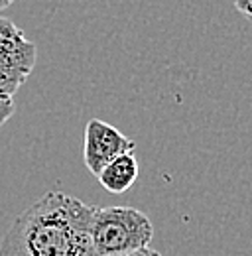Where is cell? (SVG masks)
Instances as JSON below:
<instances>
[{
    "label": "cell",
    "instance_id": "obj_1",
    "mask_svg": "<svg viewBox=\"0 0 252 256\" xmlns=\"http://www.w3.org/2000/svg\"><path fill=\"white\" fill-rule=\"evenodd\" d=\"M91 205L48 192L22 211L0 240V256H98L91 242Z\"/></svg>",
    "mask_w": 252,
    "mask_h": 256
},
{
    "label": "cell",
    "instance_id": "obj_2",
    "mask_svg": "<svg viewBox=\"0 0 252 256\" xmlns=\"http://www.w3.org/2000/svg\"><path fill=\"white\" fill-rule=\"evenodd\" d=\"M154 224L134 207H94L91 242L98 256H120L150 244Z\"/></svg>",
    "mask_w": 252,
    "mask_h": 256
},
{
    "label": "cell",
    "instance_id": "obj_3",
    "mask_svg": "<svg viewBox=\"0 0 252 256\" xmlns=\"http://www.w3.org/2000/svg\"><path fill=\"white\" fill-rule=\"evenodd\" d=\"M134 148H136V142L126 138L124 134L112 124H108L100 118H91L87 122L83 156H85L87 170L93 176H98L100 170L114 158L128 154V152H134Z\"/></svg>",
    "mask_w": 252,
    "mask_h": 256
},
{
    "label": "cell",
    "instance_id": "obj_4",
    "mask_svg": "<svg viewBox=\"0 0 252 256\" xmlns=\"http://www.w3.org/2000/svg\"><path fill=\"white\" fill-rule=\"evenodd\" d=\"M36 46L24 32L8 18H0V69L30 75L36 67Z\"/></svg>",
    "mask_w": 252,
    "mask_h": 256
},
{
    "label": "cell",
    "instance_id": "obj_5",
    "mask_svg": "<svg viewBox=\"0 0 252 256\" xmlns=\"http://www.w3.org/2000/svg\"><path fill=\"white\" fill-rule=\"evenodd\" d=\"M96 178L98 184L110 193H124L126 190H130L138 178V160L134 152L122 154L108 162Z\"/></svg>",
    "mask_w": 252,
    "mask_h": 256
},
{
    "label": "cell",
    "instance_id": "obj_6",
    "mask_svg": "<svg viewBox=\"0 0 252 256\" xmlns=\"http://www.w3.org/2000/svg\"><path fill=\"white\" fill-rule=\"evenodd\" d=\"M16 106H14V100L12 98H6V96H0V126L8 122V118L14 114Z\"/></svg>",
    "mask_w": 252,
    "mask_h": 256
},
{
    "label": "cell",
    "instance_id": "obj_7",
    "mask_svg": "<svg viewBox=\"0 0 252 256\" xmlns=\"http://www.w3.org/2000/svg\"><path fill=\"white\" fill-rule=\"evenodd\" d=\"M234 6L236 10L244 16V18H252V0H234Z\"/></svg>",
    "mask_w": 252,
    "mask_h": 256
},
{
    "label": "cell",
    "instance_id": "obj_8",
    "mask_svg": "<svg viewBox=\"0 0 252 256\" xmlns=\"http://www.w3.org/2000/svg\"><path fill=\"white\" fill-rule=\"evenodd\" d=\"M120 256H162L158 250L150 248V246H144L140 250H134V252H128V254H120Z\"/></svg>",
    "mask_w": 252,
    "mask_h": 256
},
{
    "label": "cell",
    "instance_id": "obj_9",
    "mask_svg": "<svg viewBox=\"0 0 252 256\" xmlns=\"http://www.w3.org/2000/svg\"><path fill=\"white\" fill-rule=\"evenodd\" d=\"M16 0H0V10H4V8H8L10 4H14Z\"/></svg>",
    "mask_w": 252,
    "mask_h": 256
}]
</instances>
